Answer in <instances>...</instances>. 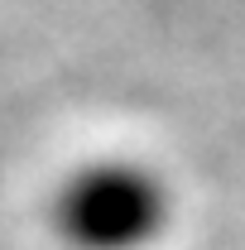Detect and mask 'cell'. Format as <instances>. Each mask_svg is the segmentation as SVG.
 <instances>
[{"instance_id": "1", "label": "cell", "mask_w": 245, "mask_h": 250, "mask_svg": "<svg viewBox=\"0 0 245 250\" xmlns=\"http://www.w3.org/2000/svg\"><path fill=\"white\" fill-rule=\"evenodd\" d=\"M168 226L173 188L144 159H92L53 197V231L67 250H154Z\"/></svg>"}]
</instances>
